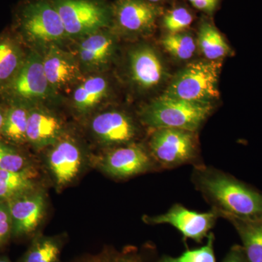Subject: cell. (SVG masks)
Segmentation results:
<instances>
[{
    "mask_svg": "<svg viewBox=\"0 0 262 262\" xmlns=\"http://www.w3.org/2000/svg\"><path fill=\"white\" fill-rule=\"evenodd\" d=\"M15 28L35 42H53L67 37L61 16L52 0H27L15 15Z\"/></svg>",
    "mask_w": 262,
    "mask_h": 262,
    "instance_id": "cell-4",
    "label": "cell"
},
{
    "mask_svg": "<svg viewBox=\"0 0 262 262\" xmlns=\"http://www.w3.org/2000/svg\"><path fill=\"white\" fill-rule=\"evenodd\" d=\"M101 167L105 173L117 179H129L160 170L149 149L135 143L108 151L103 158Z\"/></svg>",
    "mask_w": 262,
    "mask_h": 262,
    "instance_id": "cell-9",
    "label": "cell"
},
{
    "mask_svg": "<svg viewBox=\"0 0 262 262\" xmlns=\"http://www.w3.org/2000/svg\"><path fill=\"white\" fill-rule=\"evenodd\" d=\"M84 39L79 46L80 61L89 67H99L106 63L113 55L115 47L111 34L101 30Z\"/></svg>",
    "mask_w": 262,
    "mask_h": 262,
    "instance_id": "cell-17",
    "label": "cell"
},
{
    "mask_svg": "<svg viewBox=\"0 0 262 262\" xmlns=\"http://www.w3.org/2000/svg\"><path fill=\"white\" fill-rule=\"evenodd\" d=\"M30 170L15 172L0 170V202L8 203L13 198L34 190Z\"/></svg>",
    "mask_w": 262,
    "mask_h": 262,
    "instance_id": "cell-24",
    "label": "cell"
},
{
    "mask_svg": "<svg viewBox=\"0 0 262 262\" xmlns=\"http://www.w3.org/2000/svg\"><path fill=\"white\" fill-rule=\"evenodd\" d=\"M198 44L202 53L210 61L224 58L231 53L230 48L222 34L208 22H203L201 26Z\"/></svg>",
    "mask_w": 262,
    "mask_h": 262,
    "instance_id": "cell-25",
    "label": "cell"
},
{
    "mask_svg": "<svg viewBox=\"0 0 262 262\" xmlns=\"http://www.w3.org/2000/svg\"><path fill=\"white\" fill-rule=\"evenodd\" d=\"M0 170L6 171H27L29 169L28 160L13 146L0 141Z\"/></svg>",
    "mask_w": 262,
    "mask_h": 262,
    "instance_id": "cell-28",
    "label": "cell"
},
{
    "mask_svg": "<svg viewBox=\"0 0 262 262\" xmlns=\"http://www.w3.org/2000/svg\"><path fill=\"white\" fill-rule=\"evenodd\" d=\"M50 85L45 73L43 58L33 51L26 56L17 75L4 92L11 103L26 105L29 101L45 97Z\"/></svg>",
    "mask_w": 262,
    "mask_h": 262,
    "instance_id": "cell-8",
    "label": "cell"
},
{
    "mask_svg": "<svg viewBox=\"0 0 262 262\" xmlns=\"http://www.w3.org/2000/svg\"><path fill=\"white\" fill-rule=\"evenodd\" d=\"M106 80L101 77H90L75 90L73 101L81 112H86L97 105L107 93Z\"/></svg>",
    "mask_w": 262,
    "mask_h": 262,
    "instance_id": "cell-23",
    "label": "cell"
},
{
    "mask_svg": "<svg viewBox=\"0 0 262 262\" xmlns=\"http://www.w3.org/2000/svg\"><path fill=\"white\" fill-rule=\"evenodd\" d=\"M219 218V215L213 210L198 212L176 203L162 214L144 215L143 221L150 225L172 226L182 234L185 242L190 239L196 244H201L203 239L208 237Z\"/></svg>",
    "mask_w": 262,
    "mask_h": 262,
    "instance_id": "cell-7",
    "label": "cell"
},
{
    "mask_svg": "<svg viewBox=\"0 0 262 262\" xmlns=\"http://www.w3.org/2000/svg\"><path fill=\"white\" fill-rule=\"evenodd\" d=\"M5 114H6V110L0 106V136H1L2 130H3V125H4Z\"/></svg>",
    "mask_w": 262,
    "mask_h": 262,
    "instance_id": "cell-33",
    "label": "cell"
},
{
    "mask_svg": "<svg viewBox=\"0 0 262 262\" xmlns=\"http://www.w3.org/2000/svg\"><path fill=\"white\" fill-rule=\"evenodd\" d=\"M0 262H13L11 260L9 259L7 256H0Z\"/></svg>",
    "mask_w": 262,
    "mask_h": 262,
    "instance_id": "cell-34",
    "label": "cell"
},
{
    "mask_svg": "<svg viewBox=\"0 0 262 262\" xmlns=\"http://www.w3.org/2000/svg\"><path fill=\"white\" fill-rule=\"evenodd\" d=\"M195 133L177 128L153 130L148 149L160 170L203 163L199 161Z\"/></svg>",
    "mask_w": 262,
    "mask_h": 262,
    "instance_id": "cell-5",
    "label": "cell"
},
{
    "mask_svg": "<svg viewBox=\"0 0 262 262\" xmlns=\"http://www.w3.org/2000/svg\"><path fill=\"white\" fill-rule=\"evenodd\" d=\"M61 132V125L56 117L39 110L29 111L27 141L35 147L56 143Z\"/></svg>",
    "mask_w": 262,
    "mask_h": 262,
    "instance_id": "cell-16",
    "label": "cell"
},
{
    "mask_svg": "<svg viewBox=\"0 0 262 262\" xmlns=\"http://www.w3.org/2000/svg\"><path fill=\"white\" fill-rule=\"evenodd\" d=\"M193 21L192 15L184 8H177L165 15L163 25L170 34L182 32Z\"/></svg>",
    "mask_w": 262,
    "mask_h": 262,
    "instance_id": "cell-29",
    "label": "cell"
},
{
    "mask_svg": "<svg viewBox=\"0 0 262 262\" xmlns=\"http://www.w3.org/2000/svg\"><path fill=\"white\" fill-rule=\"evenodd\" d=\"M129 63L133 80L143 89L154 88L163 80V64L152 48L144 46L133 50Z\"/></svg>",
    "mask_w": 262,
    "mask_h": 262,
    "instance_id": "cell-13",
    "label": "cell"
},
{
    "mask_svg": "<svg viewBox=\"0 0 262 262\" xmlns=\"http://www.w3.org/2000/svg\"><path fill=\"white\" fill-rule=\"evenodd\" d=\"M43 67L50 87L55 89L72 83L80 75L75 60L55 46H51L43 57Z\"/></svg>",
    "mask_w": 262,
    "mask_h": 262,
    "instance_id": "cell-15",
    "label": "cell"
},
{
    "mask_svg": "<svg viewBox=\"0 0 262 262\" xmlns=\"http://www.w3.org/2000/svg\"><path fill=\"white\" fill-rule=\"evenodd\" d=\"M211 104H203L163 95L141 111V122L152 130L182 129L196 132L211 115Z\"/></svg>",
    "mask_w": 262,
    "mask_h": 262,
    "instance_id": "cell-2",
    "label": "cell"
},
{
    "mask_svg": "<svg viewBox=\"0 0 262 262\" xmlns=\"http://www.w3.org/2000/svg\"><path fill=\"white\" fill-rule=\"evenodd\" d=\"M134 246H127L117 249L113 246H106L99 252L84 255L71 262H153L147 254Z\"/></svg>",
    "mask_w": 262,
    "mask_h": 262,
    "instance_id": "cell-21",
    "label": "cell"
},
{
    "mask_svg": "<svg viewBox=\"0 0 262 262\" xmlns=\"http://www.w3.org/2000/svg\"><path fill=\"white\" fill-rule=\"evenodd\" d=\"M207 238L206 244L201 248L194 249L187 248L182 255L177 257L163 255L153 262H216L214 252V234L210 232Z\"/></svg>",
    "mask_w": 262,
    "mask_h": 262,
    "instance_id": "cell-27",
    "label": "cell"
},
{
    "mask_svg": "<svg viewBox=\"0 0 262 262\" xmlns=\"http://www.w3.org/2000/svg\"><path fill=\"white\" fill-rule=\"evenodd\" d=\"M147 1H149V3H153V4H154V3H158V2L161 1V0H147Z\"/></svg>",
    "mask_w": 262,
    "mask_h": 262,
    "instance_id": "cell-35",
    "label": "cell"
},
{
    "mask_svg": "<svg viewBox=\"0 0 262 262\" xmlns=\"http://www.w3.org/2000/svg\"><path fill=\"white\" fill-rule=\"evenodd\" d=\"M25 58L14 38L9 34L0 36V89H5L13 80Z\"/></svg>",
    "mask_w": 262,
    "mask_h": 262,
    "instance_id": "cell-18",
    "label": "cell"
},
{
    "mask_svg": "<svg viewBox=\"0 0 262 262\" xmlns=\"http://www.w3.org/2000/svg\"><path fill=\"white\" fill-rule=\"evenodd\" d=\"M13 223V237H23L35 232L46 209L42 193L31 191L8 202Z\"/></svg>",
    "mask_w": 262,
    "mask_h": 262,
    "instance_id": "cell-11",
    "label": "cell"
},
{
    "mask_svg": "<svg viewBox=\"0 0 262 262\" xmlns=\"http://www.w3.org/2000/svg\"><path fill=\"white\" fill-rule=\"evenodd\" d=\"M242 241L248 262H262V220H227Z\"/></svg>",
    "mask_w": 262,
    "mask_h": 262,
    "instance_id": "cell-19",
    "label": "cell"
},
{
    "mask_svg": "<svg viewBox=\"0 0 262 262\" xmlns=\"http://www.w3.org/2000/svg\"><path fill=\"white\" fill-rule=\"evenodd\" d=\"M221 67V63L215 61L190 63L175 76L163 95L212 105L220 97L218 82Z\"/></svg>",
    "mask_w": 262,
    "mask_h": 262,
    "instance_id": "cell-3",
    "label": "cell"
},
{
    "mask_svg": "<svg viewBox=\"0 0 262 262\" xmlns=\"http://www.w3.org/2000/svg\"><path fill=\"white\" fill-rule=\"evenodd\" d=\"M63 245L59 237L37 236L18 262H61Z\"/></svg>",
    "mask_w": 262,
    "mask_h": 262,
    "instance_id": "cell-22",
    "label": "cell"
},
{
    "mask_svg": "<svg viewBox=\"0 0 262 262\" xmlns=\"http://www.w3.org/2000/svg\"><path fill=\"white\" fill-rule=\"evenodd\" d=\"M48 163L58 186H64L77 177L82 165L78 146L69 140L61 141L53 147Z\"/></svg>",
    "mask_w": 262,
    "mask_h": 262,
    "instance_id": "cell-14",
    "label": "cell"
},
{
    "mask_svg": "<svg viewBox=\"0 0 262 262\" xmlns=\"http://www.w3.org/2000/svg\"><path fill=\"white\" fill-rule=\"evenodd\" d=\"M191 180L220 218L262 220V192L204 163L193 166Z\"/></svg>",
    "mask_w": 262,
    "mask_h": 262,
    "instance_id": "cell-1",
    "label": "cell"
},
{
    "mask_svg": "<svg viewBox=\"0 0 262 262\" xmlns=\"http://www.w3.org/2000/svg\"><path fill=\"white\" fill-rule=\"evenodd\" d=\"M95 135L108 145H126L136 137L138 129L133 119L121 112L99 114L91 123Z\"/></svg>",
    "mask_w": 262,
    "mask_h": 262,
    "instance_id": "cell-12",
    "label": "cell"
},
{
    "mask_svg": "<svg viewBox=\"0 0 262 262\" xmlns=\"http://www.w3.org/2000/svg\"><path fill=\"white\" fill-rule=\"evenodd\" d=\"M161 44L172 56L182 61L192 58L196 51L194 38L187 33L169 34L162 39Z\"/></svg>",
    "mask_w": 262,
    "mask_h": 262,
    "instance_id": "cell-26",
    "label": "cell"
},
{
    "mask_svg": "<svg viewBox=\"0 0 262 262\" xmlns=\"http://www.w3.org/2000/svg\"><path fill=\"white\" fill-rule=\"evenodd\" d=\"M113 8V24L120 32L133 35L149 34L160 15L158 7L147 0H116Z\"/></svg>",
    "mask_w": 262,
    "mask_h": 262,
    "instance_id": "cell-10",
    "label": "cell"
},
{
    "mask_svg": "<svg viewBox=\"0 0 262 262\" xmlns=\"http://www.w3.org/2000/svg\"><path fill=\"white\" fill-rule=\"evenodd\" d=\"M13 237V223L8 203L0 202V249Z\"/></svg>",
    "mask_w": 262,
    "mask_h": 262,
    "instance_id": "cell-30",
    "label": "cell"
},
{
    "mask_svg": "<svg viewBox=\"0 0 262 262\" xmlns=\"http://www.w3.org/2000/svg\"><path fill=\"white\" fill-rule=\"evenodd\" d=\"M196 9L212 13L216 8L219 0H189Z\"/></svg>",
    "mask_w": 262,
    "mask_h": 262,
    "instance_id": "cell-32",
    "label": "cell"
},
{
    "mask_svg": "<svg viewBox=\"0 0 262 262\" xmlns=\"http://www.w3.org/2000/svg\"><path fill=\"white\" fill-rule=\"evenodd\" d=\"M223 262H248L242 246L235 244L230 249L224 258Z\"/></svg>",
    "mask_w": 262,
    "mask_h": 262,
    "instance_id": "cell-31",
    "label": "cell"
},
{
    "mask_svg": "<svg viewBox=\"0 0 262 262\" xmlns=\"http://www.w3.org/2000/svg\"><path fill=\"white\" fill-rule=\"evenodd\" d=\"M67 37H85L113 24V8L104 0H52Z\"/></svg>",
    "mask_w": 262,
    "mask_h": 262,
    "instance_id": "cell-6",
    "label": "cell"
},
{
    "mask_svg": "<svg viewBox=\"0 0 262 262\" xmlns=\"http://www.w3.org/2000/svg\"><path fill=\"white\" fill-rule=\"evenodd\" d=\"M30 108L21 103H10L6 110L1 136L8 142L21 144L27 141V130Z\"/></svg>",
    "mask_w": 262,
    "mask_h": 262,
    "instance_id": "cell-20",
    "label": "cell"
}]
</instances>
